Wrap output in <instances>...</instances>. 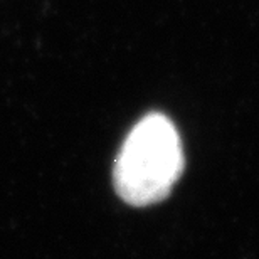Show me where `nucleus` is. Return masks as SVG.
<instances>
[{"label":"nucleus","mask_w":259,"mask_h":259,"mask_svg":"<svg viewBox=\"0 0 259 259\" xmlns=\"http://www.w3.org/2000/svg\"><path fill=\"white\" fill-rule=\"evenodd\" d=\"M184 170V148L172 121L150 113L132 128L113 168V184L121 200L145 207L163 200Z\"/></svg>","instance_id":"obj_1"}]
</instances>
